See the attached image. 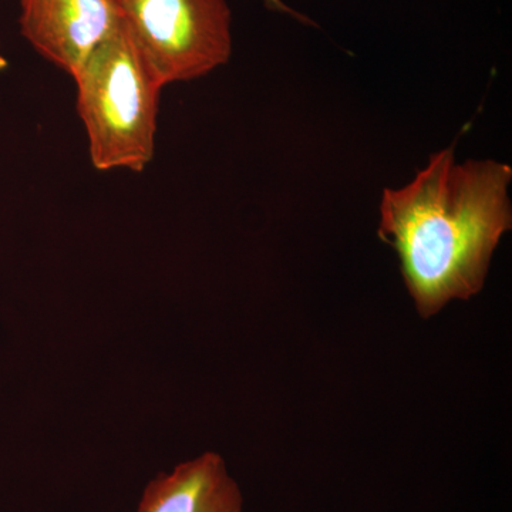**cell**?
Returning a JSON list of instances; mask_svg holds the SVG:
<instances>
[{
	"mask_svg": "<svg viewBox=\"0 0 512 512\" xmlns=\"http://www.w3.org/2000/svg\"><path fill=\"white\" fill-rule=\"evenodd\" d=\"M510 164L457 163L454 147L430 157L402 188H386L379 237L399 256L423 319L483 291L495 249L512 227Z\"/></svg>",
	"mask_w": 512,
	"mask_h": 512,
	"instance_id": "cell-1",
	"label": "cell"
},
{
	"mask_svg": "<svg viewBox=\"0 0 512 512\" xmlns=\"http://www.w3.org/2000/svg\"><path fill=\"white\" fill-rule=\"evenodd\" d=\"M73 79L93 167L144 171L156 150L164 86L138 53L123 22L87 57Z\"/></svg>",
	"mask_w": 512,
	"mask_h": 512,
	"instance_id": "cell-2",
	"label": "cell"
},
{
	"mask_svg": "<svg viewBox=\"0 0 512 512\" xmlns=\"http://www.w3.org/2000/svg\"><path fill=\"white\" fill-rule=\"evenodd\" d=\"M119 6L124 28L164 87L200 79L232 55L227 0H119Z\"/></svg>",
	"mask_w": 512,
	"mask_h": 512,
	"instance_id": "cell-3",
	"label": "cell"
},
{
	"mask_svg": "<svg viewBox=\"0 0 512 512\" xmlns=\"http://www.w3.org/2000/svg\"><path fill=\"white\" fill-rule=\"evenodd\" d=\"M121 22L119 0H20L23 37L72 77Z\"/></svg>",
	"mask_w": 512,
	"mask_h": 512,
	"instance_id": "cell-4",
	"label": "cell"
},
{
	"mask_svg": "<svg viewBox=\"0 0 512 512\" xmlns=\"http://www.w3.org/2000/svg\"><path fill=\"white\" fill-rule=\"evenodd\" d=\"M137 512H244V498L222 457L205 453L150 481Z\"/></svg>",
	"mask_w": 512,
	"mask_h": 512,
	"instance_id": "cell-5",
	"label": "cell"
},
{
	"mask_svg": "<svg viewBox=\"0 0 512 512\" xmlns=\"http://www.w3.org/2000/svg\"><path fill=\"white\" fill-rule=\"evenodd\" d=\"M6 67H8V60H6V57L3 56L2 52H0V72H3Z\"/></svg>",
	"mask_w": 512,
	"mask_h": 512,
	"instance_id": "cell-6",
	"label": "cell"
},
{
	"mask_svg": "<svg viewBox=\"0 0 512 512\" xmlns=\"http://www.w3.org/2000/svg\"><path fill=\"white\" fill-rule=\"evenodd\" d=\"M269 3H274V5L276 6V8H281V2H279V0H268Z\"/></svg>",
	"mask_w": 512,
	"mask_h": 512,
	"instance_id": "cell-7",
	"label": "cell"
}]
</instances>
